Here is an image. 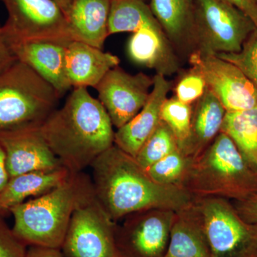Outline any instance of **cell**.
<instances>
[{
	"instance_id": "1",
	"label": "cell",
	"mask_w": 257,
	"mask_h": 257,
	"mask_svg": "<svg viewBox=\"0 0 257 257\" xmlns=\"http://www.w3.org/2000/svg\"><path fill=\"white\" fill-rule=\"evenodd\" d=\"M90 167L94 197L115 223L145 209L179 211L195 199L185 189L156 183L134 157L115 145L98 157Z\"/></svg>"
},
{
	"instance_id": "2",
	"label": "cell",
	"mask_w": 257,
	"mask_h": 257,
	"mask_svg": "<svg viewBox=\"0 0 257 257\" xmlns=\"http://www.w3.org/2000/svg\"><path fill=\"white\" fill-rule=\"evenodd\" d=\"M113 127L99 99L80 87L48 116L40 131L62 165L78 173L114 145Z\"/></svg>"
},
{
	"instance_id": "3",
	"label": "cell",
	"mask_w": 257,
	"mask_h": 257,
	"mask_svg": "<svg viewBox=\"0 0 257 257\" xmlns=\"http://www.w3.org/2000/svg\"><path fill=\"white\" fill-rule=\"evenodd\" d=\"M93 194L91 177L73 173L50 192L12 208L13 231L28 246L61 248L74 210Z\"/></svg>"
},
{
	"instance_id": "4",
	"label": "cell",
	"mask_w": 257,
	"mask_h": 257,
	"mask_svg": "<svg viewBox=\"0 0 257 257\" xmlns=\"http://www.w3.org/2000/svg\"><path fill=\"white\" fill-rule=\"evenodd\" d=\"M184 189L195 198L241 202L257 194V173L243 160L231 139L221 132L193 160Z\"/></svg>"
},
{
	"instance_id": "5",
	"label": "cell",
	"mask_w": 257,
	"mask_h": 257,
	"mask_svg": "<svg viewBox=\"0 0 257 257\" xmlns=\"http://www.w3.org/2000/svg\"><path fill=\"white\" fill-rule=\"evenodd\" d=\"M60 99L48 82L17 61L0 74V134L41 127Z\"/></svg>"
},
{
	"instance_id": "6",
	"label": "cell",
	"mask_w": 257,
	"mask_h": 257,
	"mask_svg": "<svg viewBox=\"0 0 257 257\" xmlns=\"http://www.w3.org/2000/svg\"><path fill=\"white\" fill-rule=\"evenodd\" d=\"M194 50L209 55L236 53L256 28L236 7L221 0H194Z\"/></svg>"
},
{
	"instance_id": "7",
	"label": "cell",
	"mask_w": 257,
	"mask_h": 257,
	"mask_svg": "<svg viewBox=\"0 0 257 257\" xmlns=\"http://www.w3.org/2000/svg\"><path fill=\"white\" fill-rule=\"evenodd\" d=\"M211 257H256L257 224L246 222L232 202L221 197L195 198Z\"/></svg>"
},
{
	"instance_id": "8",
	"label": "cell",
	"mask_w": 257,
	"mask_h": 257,
	"mask_svg": "<svg viewBox=\"0 0 257 257\" xmlns=\"http://www.w3.org/2000/svg\"><path fill=\"white\" fill-rule=\"evenodd\" d=\"M116 223L106 214L94 194L76 208L60 249L64 257H120Z\"/></svg>"
},
{
	"instance_id": "9",
	"label": "cell",
	"mask_w": 257,
	"mask_h": 257,
	"mask_svg": "<svg viewBox=\"0 0 257 257\" xmlns=\"http://www.w3.org/2000/svg\"><path fill=\"white\" fill-rule=\"evenodd\" d=\"M176 211L145 209L116 223L115 236L120 257H164ZM119 222V221H118Z\"/></svg>"
},
{
	"instance_id": "10",
	"label": "cell",
	"mask_w": 257,
	"mask_h": 257,
	"mask_svg": "<svg viewBox=\"0 0 257 257\" xmlns=\"http://www.w3.org/2000/svg\"><path fill=\"white\" fill-rule=\"evenodd\" d=\"M1 1L8 15L2 26L5 37L74 41L68 20L54 0Z\"/></svg>"
},
{
	"instance_id": "11",
	"label": "cell",
	"mask_w": 257,
	"mask_h": 257,
	"mask_svg": "<svg viewBox=\"0 0 257 257\" xmlns=\"http://www.w3.org/2000/svg\"><path fill=\"white\" fill-rule=\"evenodd\" d=\"M188 60L226 111L246 110L257 105L256 87L234 64L217 55L197 51L189 55Z\"/></svg>"
},
{
	"instance_id": "12",
	"label": "cell",
	"mask_w": 257,
	"mask_h": 257,
	"mask_svg": "<svg viewBox=\"0 0 257 257\" xmlns=\"http://www.w3.org/2000/svg\"><path fill=\"white\" fill-rule=\"evenodd\" d=\"M154 79L140 72L132 74L118 67L110 69L96 86L98 99L116 130L135 117L150 98Z\"/></svg>"
},
{
	"instance_id": "13",
	"label": "cell",
	"mask_w": 257,
	"mask_h": 257,
	"mask_svg": "<svg viewBox=\"0 0 257 257\" xmlns=\"http://www.w3.org/2000/svg\"><path fill=\"white\" fill-rule=\"evenodd\" d=\"M5 37L17 60L27 64L48 82L60 99L72 89L66 72V52L71 41Z\"/></svg>"
},
{
	"instance_id": "14",
	"label": "cell",
	"mask_w": 257,
	"mask_h": 257,
	"mask_svg": "<svg viewBox=\"0 0 257 257\" xmlns=\"http://www.w3.org/2000/svg\"><path fill=\"white\" fill-rule=\"evenodd\" d=\"M7 169L10 177L36 171L64 167L51 150L40 128H24L0 134Z\"/></svg>"
},
{
	"instance_id": "15",
	"label": "cell",
	"mask_w": 257,
	"mask_h": 257,
	"mask_svg": "<svg viewBox=\"0 0 257 257\" xmlns=\"http://www.w3.org/2000/svg\"><path fill=\"white\" fill-rule=\"evenodd\" d=\"M150 98L141 111L114 134V145L135 158L161 121V109L172 84L165 76L156 74Z\"/></svg>"
},
{
	"instance_id": "16",
	"label": "cell",
	"mask_w": 257,
	"mask_h": 257,
	"mask_svg": "<svg viewBox=\"0 0 257 257\" xmlns=\"http://www.w3.org/2000/svg\"><path fill=\"white\" fill-rule=\"evenodd\" d=\"M130 60L156 74L167 76L178 72L180 58L162 28H144L134 32L126 47Z\"/></svg>"
},
{
	"instance_id": "17",
	"label": "cell",
	"mask_w": 257,
	"mask_h": 257,
	"mask_svg": "<svg viewBox=\"0 0 257 257\" xmlns=\"http://www.w3.org/2000/svg\"><path fill=\"white\" fill-rule=\"evenodd\" d=\"M117 56L84 42L71 41L66 52V72L72 88H95L110 69L119 66Z\"/></svg>"
},
{
	"instance_id": "18",
	"label": "cell",
	"mask_w": 257,
	"mask_h": 257,
	"mask_svg": "<svg viewBox=\"0 0 257 257\" xmlns=\"http://www.w3.org/2000/svg\"><path fill=\"white\" fill-rule=\"evenodd\" d=\"M150 8L179 58L194 52V0H151Z\"/></svg>"
},
{
	"instance_id": "19",
	"label": "cell",
	"mask_w": 257,
	"mask_h": 257,
	"mask_svg": "<svg viewBox=\"0 0 257 257\" xmlns=\"http://www.w3.org/2000/svg\"><path fill=\"white\" fill-rule=\"evenodd\" d=\"M226 113L207 87L202 97L193 104L190 135L182 151L193 158L199 156L221 133Z\"/></svg>"
},
{
	"instance_id": "20",
	"label": "cell",
	"mask_w": 257,
	"mask_h": 257,
	"mask_svg": "<svg viewBox=\"0 0 257 257\" xmlns=\"http://www.w3.org/2000/svg\"><path fill=\"white\" fill-rule=\"evenodd\" d=\"M110 6L111 0H72L67 20L74 40L102 50Z\"/></svg>"
},
{
	"instance_id": "21",
	"label": "cell",
	"mask_w": 257,
	"mask_h": 257,
	"mask_svg": "<svg viewBox=\"0 0 257 257\" xmlns=\"http://www.w3.org/2000/svg\"><path fill=\"white\" fill-rule=\"evenodd\" d=\"M164 257H211L207 236L194 202L176 211Z\"/></svg>"
},
{
	"instance_id": "22",
	"label": "cell",
	"mask_w": 257,
	"mask_h": 257,
	"mask_svg": "<svg viewBox=\"0 0 257 257\" xmlns=\"http://www.w3.org/2000/svg\"><path fill=\"white\" fill-rule=\"evenodd\" d=\"M74 172L66 167L36 171L10 177L0 194V211L5 214L29 199L40 197L65 182Z\"/></svg>"
},
{
	"instance_id": "23",
	"label": "cell",
	"mask_w": 257,
	"mask_h": 257,
	"mask_svg": "<svg viewBox=\"0 0 257 257\" xmlns=\"http://www.w3.org/2000/svg\"><path fill=\"white\" fill-rule=\"evenodd\" d=\"M221 132L236 145L243 160L257 173V105L239 111H226Z\"/></svg>"
},
{
	"instance_id": "24",
	"label": "cell",
	"mask_w": 257,
	"mask_h": 257,
	"mask_svg": "<svg viewBox=\"0 0 257 257\" xmlns=\"http://www.w3.org/2000/svg\"><path fill=\"white\" fill-rule=\"evenodd\" d=\"M144 28H162L145 0H111L109 35L134 32Z\"/></svg>"
},
{
	"instance_id": "25",
	"label": "cell",
	"mask_w": 257,
	"mask_h": 257,
	"mask_svg": "<svg viewBox=\"0 0 257 257\" xmlns=\"http://www.w3.org/2000/svg\"><path fill=\"white\" fill-rule=\"evenodd\" d=\"M193 160V157L186 155L178 147L146 171L152 180L157 184L184 189V182Z\"/></svg>"
},
{
	"instance_id": "26",
	"label": "cell",
	"mask_w": 257,
	"mask_h": 257,
	"mask_svg": "<svg viewBox=\"0 0 257 257\" xmlns=\"http://www.w3.org/2000/svg\"><path fill=\"white\" fill-rule=\"evenodd\" d=\"M178 147L175 135L161 120L155 131L144 144L135 159L144 170H147Z\"/></svg>"
},
{
	"instance_id": "27",
	"label": "cell",
	"mask_w": 257,
	"mask_h": 257,
	"mask_svg": "<svg viewBox=\"0 0 257 257\" xmlns=\"http://www.w3.org/2000/svg\"><path fill=\"white\" fill-rule=\"evenodd\" d=\"M192 106L193 104L182 102L174 96L167 98L161 109V120L170 128L182 150L190 135Z\"/></svg>"
},
{
	"instance_id": "28",
	"label": "cell",
	"mask_w": 257,
	"mask_h": 257,
	"mask_svg": "<svg viewBox=\"0 0 257 257\" xmlns=\"http://www.w3.org/2000/svg\"><path fill=\"white\" fill-rule=\"evenodd\" d=\"M216 55L241 69L257 89V28L246 39L239 52Z\"/></svg>"
},
{
	"instance_id": "29",
	"label": "cell",
	"mask_w": 257,
	"mask_h": 257,
	"mask_svg": "<svg viewBox=\"0 0 257 257\" xmlns=\"http://www.w3.org/2000/svg\"><path fill=\"white\" fill-rule=\"evenodd\" d=\"M207 84L202 74L191 68L176 84L175 97L185 104H193L206 92Z\"/></svg>"
},
{
	"instance_id": "30",
	"label": "cell",
	"mask_w": 257,
	"mask_h": 257,
	"mask_svg": "<svg viewBox=\"0 0 257 257\" xmlns=\"http://www.w3.org/2000/svg\"><path fill=\"white\" fill-rule=\"evenodd\" d=\"M0 211V257H26L28 246L19 239Z\"/></svg>"
},
{
	"instance_id": "31",
	"label": "cell",
	"mask_w": 257,
	"mask_h": 257,
	"mask_svg": "<svg viewBox=\"0 0 257 257\" xmlns=\"http://www.w3.org/2000/svg\"><path fill=\"white\" fill-rule=\"evenodd\" d=\"M240 216L249 224H257V194L244 201H231Z\"/></svg>"
},
{
	"instance_id": "32",
	"label": "cell",
	"mask_w": 257,
	"mask_h": 257,
	"mask_svg": "<svg viewBox=\"0 0 257 257\" xmlns=\"http://www.w3.org/2000/svg\"><path fill=\"white\" fill-rule=\"evenodd\" d=\"M17 61L9 42L3 33L2 26H0V74L8 70Z\"/></svg>"
},
{
	"instance_id": "33",
	"label": "cell",
	"mask_w": 257,
	"mask_h": 257,
	"mask_svg": "<svg viewBox=\"0 0 257 257\" xmlns=\"http://www.w3.org/2000/svg\"><path fill=\"white\" fill-rule=\"evenodd\" d=\"M236 7L253 22L257 28L256 0H221Z\"/></svg>"
},
{
	"instance_id": "34",
	"label": "cell",
	"mask_w": 257,
	"mask_h": 257,
	"mask_svg": "<svg viewBox=\"0 0 257 257\" xmlns=\"http://www.w3.org/2000/svg\"><path fill=\"white\" fill-rule=\"evenodd\" d=\"M26 257H64L60 248L28 246Z\"/></svg>"
},
{
	"instance_id": "35",
	"label": "cell",
	"mask_w": 257,
	"mask_h": 257,
	"mask_svg": "<svg viewBox=\"0 0 257 257\" xmlns=\"http://www.w3.org/2000/svg\"><path fill=\"white\" fill-rule=\"evenodd\" d=\"M10 179V175L7 169L6 160L3 146L0 143V194Z\"/></svg>"
},
{
	"instance_id": "36",
	"label": "cell",
	"mask_w": 257,
	"mask_h": 257,
	"mask_svg": "<svg viewBox=\"0 0 257 257\" xmlns=\"http://www.w3.org/2000/svg\"><path fill=\"white\" fill-rule=\"evenodd\" d=\"M54 1L60 7V9L63 12L66 18L67 19L68 18L71 4H72V0H54Z\"/></svg>"
},
{
	"instance_id": "37",
	"label": "cell",
	"mask_w": 257,
	"mask_h": 257,
	"mask_svg": "<svg viewBox=\"0 0 257 257\" xmlns=\"http://www.w3.org/2000/svg\"><path fill=\"white\" fill-rule=\"evenodd\" d=\"M256 257H257V255H256Z\"/></svg>"
},
{
	"instance_id": "38",
	"label": "cell",
	"mask_w": 257,
	"mask_h": 257,
	"mask_svg": "<svg viewBox=\"0 0 257 257\" xmlns=\"http://www.w3.org/2000/svg\"><path fill=\"white\" fill-rule=\"evenodd\" d=\"M256 1H257V0H256Z\"/></svg>"
}]
</instances>
